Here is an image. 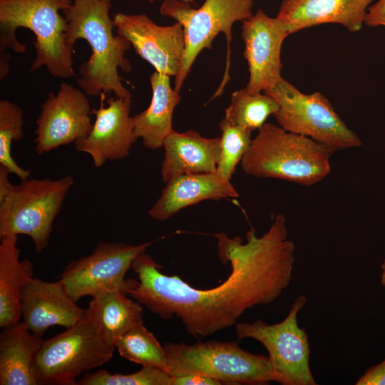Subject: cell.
I'll use <instances>...</instances> for the list:
<instances>
[{
	"label": "cell",
	"mask_w": 385,
	"mask_h": 385,
	"mask_svg": "<svg viewBox=\"0 0 385 385\" xmlns=\"http://www.w3.org/2000/svg\"><path fill=\"white\" fill-rule=\"evenodd\" d=\"M71 175L57 180L27 179L0 197V238L7 235H26L36 253L49 243L53 224L73 185Z\"/></svg>",
	"instance_id": "7"
},
{
	"label": "cell",
	"mask_w": 385,
	"mask_h": 385,
	"mask_svg": "<svg viewBox=\"0 0 385 385\" xmlns=\"http://www.w3.org/2000/svg\"><path fill=\"white\" fill-rule=\"evenodd\" d=\"M373 0H282L277 15L289 34L323 24L361 29Z\"/></svg>",
	"instance_id": "17"
},
{
	"label": "cell",
	"mask_w": 385,
	"mask_h": 385,
	"mask_svg": "<svg viewBox=\"0 0 385 385\" xmlns=\"http://www.w3.org/2000/svg\"><path fill=\"white\" fill-rule=\"evenodd\" d=\"M355 384L385 385V359L367 369Z\"/></svg>",
	"instance_id": "29"
},
{
	"label": "cell",
	"mask_w": 385,
	"mask_h": 385,
	"mask_svg": "<svg viewBox=\"0 0 385 385\" xmlns=\"http://www.w3.org/2000/svg\"><path fill=\"white\" fill-rule=\"evenodd\" d=\"M288 35L278 18L269 16L261 9L242 21L243 55L249 71V80L245 88L249 93L264 92L282 78L281 49Z\"/></svg>",
	"instance_id": "14"
},
{
	"label": "cell",
	"mask_w": 385,
	"mask_h": 385,
	"mask_svg": "<svg viewBox=\"0 0 385 385\" xmlns=\"http://www.w3.org/2000/svg\"><path fill=\"white\" fill-rule=\"evenodd\" d=\"M218 257L231 272L222 284L197 289L178 275L160 272L162 266L142 252L131 268L138 282L129 295L163 319L178 318L194 337H206L237 324L248 309L275 301L289 286L295 247L287 237L285 217L275 215L269 230L258 237L255 229L246 242L223 232L214 235Z\"/></svg>",
	"instance_id": "1"
},
{
	"label": "cell",
	"mask_w": 385,
	"mask_h": 385,
	"mask_svg": "<svg viewBox=\"0 0 385 385\" xmlns=\"http://www.w3.org/2000/svg\"><path fill=\"white\" fill-rule=\"evenodd\" d=\"M238 196L230 180L225 179L217 172L185 174L165 183L148 215L153 220L164 221L183 208L202 201Z\"/></svg>",
	"instance_id": "18"
},
{
	"label": "cell",
	"mask_w": 385,
	"mask_h": 385,
	"mask_svg": "<svg viewBox=\"0 0 385 385\" xmlns=\"http://www.w3.org/2000/svg\"><path fill=\"white\" fill-rule=\"evenodd\" d=\"M114 350L86 316L43 340L34 359L37 384L76 385L80 376L108 362Z\"/></svg>",
	"instance_id": "8"
},
{
	"label": "cell",
	"mask_w": 385,
	"mask_h": 385,
	"mask_svg": "<svg viewBox=\"0 0 385 385\" xmlns=\"http://www.w3.org/2000/svg\"><path fill=\"white\" fill-rule=\"evenodd\" d=\"M364 24L371 27H385V0H378L369 7Z\"/></svg>",
	"instance_id": "31"
},
{
	"label": "cell",
	"mask_w": 385,
	"mask_h": 385,
	"mask_svg": "<svg viewBox=\"0 0 385 385\" xmlns=\"http://www.w3.org/2000/svg\"><path fill=\"white\" fill-rule=\"evenodd\" d=\"M18 235H7L0 243V327L21 321L24 287L33 277V267L27 260H20Z\"/></svg>",
	"instance_id": "22"
},
{
	"label": "cell",
	"mask_w": 385,
	"mask_h": 385,
	"mask_svg": "<svg viewBox=\"0 0 385 385\" xmlns=\"http://www.w3.org/2000/svg\"><path fill=\"white\" fill-rule=\"evenodd\" d=\"M278 109V103L271 96L264 92L251 93L242 88L231 94L230 103L223 118L252 132L260 129Z\"/></svg>",
	"instance_id": "24"
},
{
	"label": "cell",
	"mask_w": 385,
	"mask_h": 385,
	"mask_svg": "<svg viewBox=\"0 0 385 385\" xmlns=\"http://www.w3.org/2000/svg\"><path fill=\"white\" fill-rule=\"evenodd\" d=\"M220 138H208L193 130L177 132L165 138L160 175L166 183L178 176L201 173H214L220 152Z\"/></svg>",
	"instance_id": "19"
},
{
	"label": "cell",
	"mask_w": 385,
	"mask_h": 385,
	"mask_svg": "<svg viewBox=\"0 0 385 385\" xmlns=\"http://www.w3.org/2000/svg\"><path fill=\"white\" fill-rule=\"evenodd\" d=\"M222 132L220 152L216 172L226 180H231L237 165L252 142V131L235 125L222 118L219 123Z\"/></svg>",
	"instance_id": "27"
},
{
	"label": "cell",
	"mask_w": 385,
	"mask_h": 385,
	"mask_svg": "<svg viewBox=\"0 0 385 385\" xmlns=\"http://www.w3.org/2000/svg\"><path fill=\"white\" fill-rule=\"evenodd\" d=\"M114 346L119 354L128 361L167 372L165 349L143 323L135 325L120 336L115 342Z\"/></svg>",
	"instance_id": "25"
},
{
	"label": "cell",
	"mask_w": 385,
	"mask_h": 385,
	"mask_svg": "<svg viewBox=\"0 0 385 385\" xmlns=\"http://www.w3.org/2000/svg\"><path fill=\"white\" fill-rule=\"evenodd\" d=\"M73 0H0V75L9 72V51L24 53L26 45L16 38V31L23 27L36 37V57L30 71L46 67L54 78L75 76L73 46L66 40L67 22L63 11Z\"/></svg>",
	"instance_id": "2"
},
{
	"label": "cell",
	"mask_w": 385,
	"mask_h": 385,
	"mask_svg": "<svg viewBox=\"0 0 385 385\" xmlns=\"http://www.w3.org/2000/svg\"><path fill=\"white\" fill-rule=\"evenodd\" d=\"M131 1H148L149 3H153L155 1V0H131ZM180 1H187V2H189V3L195 5V0H180Z\"/></svg>",
	"instance_id": "33"
},
{
	"label": "cell",
	"mask_w": 385,
	"mask_h": 385,
	"mask_svg": "<svg viewBox=\"0 0 385 385\" xmlns=\"http://www.w3.org/2000/svg\"><path fill=\"white\" fill-rule=\"evenodd\" d=\"M117 34L125 37L135 52L148 62L155 71L176 77L185 50L183 26L155 24L146 14H128L118 12L113 17Z\"/></svg>",
	"instance_id": "13"
},
{
	"label": "cell",
	"mask_w": 385,
	"mask_h": 385,
	"mask_svg": "<svg viewBox=\"0 0 385 385\" xmlns=\"http://www.w3.org/2000/svg\"><path fill=\"white\" fill-rule=\"evenodd\" d=\"M101 106L92 109L95 121L90 133L74 143L75 148L89 155L96 168L108 160H118L129 156L133 145L138 140L130 116L131 98L110 97L104 106L106 94L101 96Z\"/></svg>",
	"instance_id": "15"
},
{
	"label": "cell",
	"mask_w": 385,
	"mask_h": 385,
	"mask_svg": "<svg viewBox=\"0 0 385 385\" xmlns=\"http://www.w3.org/2000/svg\"><path fill=\"white\" fill-rule=\"evenodd\" d=\"M264 93L278 103L279 109L273 115L287 131L311 138L333 153L361 145L359 137L320 92L304 93L282 78Z\"/></svg>",
	"instance_id": "9"
},
{
	"label": "cell",
	"mask_w": 385,
	"mask_h": 385,
	"mask_svg": "<svg viewBox=\"0 0 385 385\" xmlns=\"http://www.w3.org/2000/svg\"><path fill=\"white\" fill-rule=\"evenodd\" d=\"M91 110L87 95L62 83L56 94L50 93L41 105L35 130L36 151L41 155L74 143L91 130Z\"/></svg>",
	"instance_id": "12"
},
{
	"label": "cell",
	"mask_w": 385,
	"mask_h": 385,
	"mask_svg": "<svg viewBox=\"0 0 385 385\" xmlns=\"http://www.w3.org/2000/svg\"><path fill=\"white\" fill-rule=\"evenodd\" d=\"M111 6L112 0H73L63 11L67 22L66 40L74 46L77 40L84 39L91 48V55L79 66L80 76L76 78L87 96L113 93L115 97L131 98L118 73V68L125 73L131 70L125 57L131 44L125 37L113 34Z\"/></svg>",
	"instance_id": "3"
},
{
	"label": "cell",
	"mask_w": 385,
	"mask_h": 385,
	"mask_svg": "<svg viewBox=\"0 0 385 385\" xmlns=\"http://www.w3.org/2000/svg\"><path fill=\"white\" fill-rule=\"evenodd\" d=\"M152 98L149 106L133 117L137 138L151 150L162 148L165 138L174 130L173 116L181 100L180 92L172 88L170 76L153 72L150 76Z\"/></svg>",
	"instance_id": "20"
},
{
	"label": "cell",
	"mask_w": 385,
	"mask_h": 385,
	"mask_svg": "<svg viewBox=\"0 0 385 385\" xmlns=\"http://www.w3.org/2000/svg\"><path fill=\"white\" fill-rule=\"evenodd\" d=\"M222 383L200 374H183L172 376V385H220Z\"/></svg>",
	"instance_id": "30"
},
{
	"label": "cell",
	"mask_w": 385,
	"mask_h": 385,
	"mask_svg": "<svg viewBox=\"0 0 385 385\" xmlns=\"http://www.w3.org/2000/svg\"><path fill=\"white\" fill-rule=\"evenodd\" d=\"M332 153L311 138L265 123L252 140L240 165L250 176L279 179L309 187L330 173Z\"/></svg>",
	"instance_id": "4"
},
{
	"label": "cell",
	"mask_w": 385,
	"mask_h": 385,
	"mask_svg": "<svg viewBox=\"0 0 385 385\" xmlns=\"http://www.w3.org/2000/svg\"><path fill=\"white\" fill-rule=\"evenodd\" d=\"M154 241L139 245L124 242H100L88 256L68 263L59 280L76 302L86 296H94L109 290L126 292L135 287L138 280L125 279L136 257L145 252Z\"/></svg>",
	"instance_id": "11"
},
{
	"label": "cell",
	"mask_w": 385,
	"mask_h": 385,
	"mask_svg": "<svg viewBox=\"0 0 385 385\" xmlns=\"http://www.w3.org/2000/svg\"><path fill=\"white\" fill-rule=\"evenodd\" d=\"M381 273L380 282H381V285L385 288V260L383 261V262L381 265Z\"/></svg>",
	"instance_id": "32"
},
{
	"label": "cell",
	"mask_w": 385,
	"mask_h": 385,
	"mask_svg": "<svg viewBox=\"0 0 385 385\" xmlns=\"http://www.w3.org/2000/svg\"><path fill=\"white\" fill-rule=\"evenodd\" d=\"M43 337L33 334L20 321L0 334V384L38 385L34 359Z\"/></svg>",
	"instance_id": "21"
},
{
	"label": "cell",
	"mask_w": 385,
	"mask_h": 385,
	"mask_svg": "<svg viewBox=\"0 0 385 385\" xmlns=\"http://www.w3.org/2000/svg\"><path fill=\"white\" fill-rule=\"evenodd\" d=\"M307 297L299 296L287 317L280 322L268 324L260 319L235 325L239 340L252 339L267 350L277 382L282 385H316L310 366L308 336L298 325L297 316Z\"/></svg>",
	"instance_id": "10"
},
{
	"label": "cell",
	"mask_w": 385,
	"mask_h": 385,
	"mask_svg": "<svg viewBox=\"0 0 385 385\" xmlns=\"http://www.w3.org/2000/svg\"><path fill=\"white\" fill-rule=\"evenodd\" d=\"M23 111L8 100L0 101V165L21 180L29 178L30 172L20 167L11 156V144L23 137Z\"/></svg>",
	"instance_id": "26"
},
{
	"label": "cell",
	"mask_w": 385,
	"mask_h": 385,
	"mask_svg": "<svg viewBox=\"0 0 385 385\" xmlns=\"http://www.w3.org/2000/svg\"><path fill=\"white\" fill-rule=\"evenodd\" d=\"M76 385H172V376L165 371L151 366L131 374H111L100 369L85 373Z\"/></svg>",
	"instance_id": "28"
},
{
	"label": "cell",
	"mask_w": 385,
	"mask_h": 385,
	"mask_svg": "<svg viewBox=\"0 0 385 385\" xmlns=\"http://www.w3.org/2000/svg\"><path fill=\"white\" fill-rule=\"evenodd\" d=\"M254 0H205L195 9L192 4L180 0H165L160 7L161 15L180 23L184 29L185 50L180 70L174 80V89L180 92L200 53L212 49V41L222 32L227 42L226 67L221 84L212 99L220 96L230 79V43L232 29L237 22L250 18Z\"/></svg>",
	"instance_id": "6"
},
{
	"label": "cell",
	"mask_w": 385,
	"mask_h": 385,
	"mask_svg": "<svg viewBox=\"0 0 385 385\" xmlns=\"http://www.w3.org/2000/svg\"><path fill=\"white\" fill-rule=\"evenodd\" d=\"M86 316L67 293L63 284L31 277L21 295L22 322L34 334L43 337L53 326L71 327Z\"/></svg>",
	"instance_id": "16"
},
{
	"label": "cell",
	"mask_w": 385,
	"mask_h": 385,
	"mask_svg": "<svg viewBox=\"0 0 385 385\" xmlns=\"http://www.w3.org/2000/svg\"><path fill=\"white\" fill-rule=\"evenodd\" d=\"M113 289L94 296L86 309V317L101 337L114 346L115 342L137 324L143 323L141 304Z\"/></svg>",
	"instance_id": "23"
},
{
	"label": "cell",
	"mask_w": 385,
	"mask_h": 385,
	"mask_svg": "<svg viewBox=\"0 0 385 385\" xmlns=\"http://www.w3.org/2000/svg\"><path fill=\"white\" fill-rule=\"evenodd\" d=\"M171 375L200 374L226 384H267L277 382L268 356L242 349L237 342L208 341L192 344L163 345Z\"/></svg>",
	"instance_id": "5"
}]
</instances>
